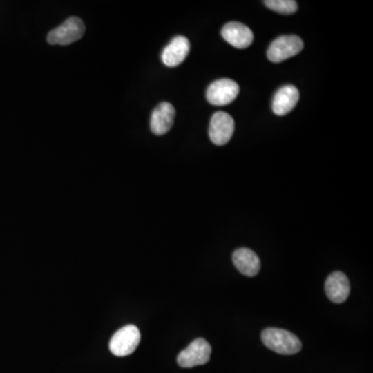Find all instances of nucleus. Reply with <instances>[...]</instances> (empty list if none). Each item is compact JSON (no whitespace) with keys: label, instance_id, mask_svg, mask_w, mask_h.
Returning a JSON list of instances; mask_svg holds the SVG:
<instances>
[{"label":"nucleus","instance_id":"obj_6","mask_svg":"<svg viewBox=\"0 0 373 373\" xmlns=\"http://www.w3.org/2000/svg\"><path fill=\"white\" fill-rule=\"evenodd\" d=\"M240 93V86L231 79H219L209 85L207 99L215 106H225L232 103Z\"/></svg>","mask_w":373,"mask_h":373},{"label":"nucleus","instance_id":"obj_4","mask_svg":"<svg viewBox=\"0 0 373 373\" xmlns=\"http://www.w3.org/2000/svg\"><path fill=\"white\" fill-rule=\"evenodd\" d=\"M304 48L302 39L298 35H282L271 41L267 49V55L269 61L282 62L288 58L294 57Z\"/></svg>","mask_w":373,"mask_h":373},{"label":"nucleus","instance_id":"obj_14","mask_svg":"<svg viewBox=\"0 0 373 373\" xmlns=\"http://www.w3.org/2000/svg\"><path fill=\"white\" fill-rule=\"evenodd\" d=\"M263 3L279 14L291 15L298 10V3L294 0H265Z\"/></svg>","mask_w":373,"mask_h":373},{"label":"nucleus","instance_id":"obj_9","mask_svg":"<svg viewBox=\"0 0 373 373\" xmlns=\"http://www.w3.org/2000/svg\"><path fill=\"white\" fill-rule=\"evenodd\" d=\"M190 52V41L186 37H174L162 52V61L169 68L180 66Z\"/></svg>","mask_w":373,"mask_h":373},{"label":"nucleus","instance_id":"obj_3","mask_svg":"<svg viewBox=\"0 0 373 373\" xmlns=\"http://www.w3.org/2000/svg\"><path fill=\"white\" fill-rule=\"evenodd\" d=\"M140 339V332L136 325H126L112 336L109 342L110 352L116 356H128L138 347Z\"/></svg>","mask_w":373,"mask_h":373},{"label":"nucleus","instance_id":"obj_7","mask_svg":"<svg viewBox=\"0 0 373 373\" xmlns=\"http://www.w3.org/2000/svg\"><path fill=\"white\" fill-rule=\"evenodd\" d=\"M234 132V120L231 115L218 111L211 116L209 135L211 142L216 145H225L229 142Z\"/></svg>","mask_w":373,"mask_h":373},{"label":"nucleus","instance_id":"obj_13","mask_svg":"<svg viewBox=\"0 0 373 373\" xmlns=\"http://www.w3.org/2000/svg\"><path fill=\"white\" fill-rule=\"evenodd\" d=\"M234 267L247 277H254L260 269V259L248 248H240L232 254Z\"/></svg>","mask_w":373,"mask_h":373},{"label":"nucleus","instance_id":"obj_10","mask_svg":"<svg viewBox=\"0 0 373 373\" xmlns=\"http://www.w3.org/2000/svg\"><path fill=\"white\" fill-rule=\"evenodd\" d=\"M325 294L336 304H341L347 300L350 292L347 276L342 271H334L325 280Z\"/></svg>","mask_w":373,"mask_h":373},{"label":"nucleus","instance_id":"obj_2","mask_svg":"<svg viewBox=\"0 0 373 373\" xmlns=\"http://www.w3.org/2000/svg\"><path fill=\"white\" fill-rule=\"evenodd\" d=\"M85 33V25L78 17L66 19L60 26L50 31L47 37L50 45H70L79 41Z\"/></svg>","mask_w":373,"mask_h":373},{"label":"nucleus","instance_id":"obj_1","mask_svg":"<svg viewBox=\"0 0 373 373\" xmlns=\"http://www.w3.org/2000/svg\"><path fill=\"white\" fill-rule=\"evenodd\" d=\"M261 340L267 348L280 354H294L302 348V342L294 334L277 327L263 329Z\"/></svg>","mask_w":373,"mask_h":373},{"label":"nucleus","instance_id":"obj_12","mask_svg":"<svg viewBox=\"0 0 373 373\" xmlns=\"http://www.w3.org/2000/svg\"><path fill=\"white\" fill-rule=\"evenodd\" d=\"M298 99H300V91L296 86L285 85L281 87L274 95L273 104H271L274 113L279 116L286 115L294 109Z\"/></svg>","mask_w":373,"mask_h":373},{"label":"nucleus","instance_id":"obj_5","mask_svg":"<svg viewBox=\"0 0 373 373\" xmlns=\"http://www.w3.org/2000/svg\"><path fill=\"white\" fill-rule=\"evenodd\" d=\"M211 347L203 338H197L178 354V364L182 368L205 365L211 358Z\"/></svg>","mask_w":373,"mask_h":373},{"label":"nucleus","instance_id":"obj_8","mask_svg":"<svg viewBox=\"0 0 373 373\" xmlns=\"http://www.w3.org/2000/svg\"><path fill=\"white\" fill-rule=\"evenodd\" d=\"M221 35L228 44L238 49L248 48L254 41L252 30L240 22H229L224 25Z\"/></svg>","mask_w":373,"mask_h":373},{"label":"nucleus","instance_id":"obj_11","mask_svg":"<svg viewBox=\"0 0 373 373\" xmlns=\"http://www.w3.org/2000/svg\"><path fill=\"white\" fill-rule=\"evenodd\" d=\"M174 117H175V109L171 104L168 102L159 104L151 114V132L157 136L169 132L170 128L173 126Z\"/></svg>","mask_w":373,"mask_h":373}]
</instances>
